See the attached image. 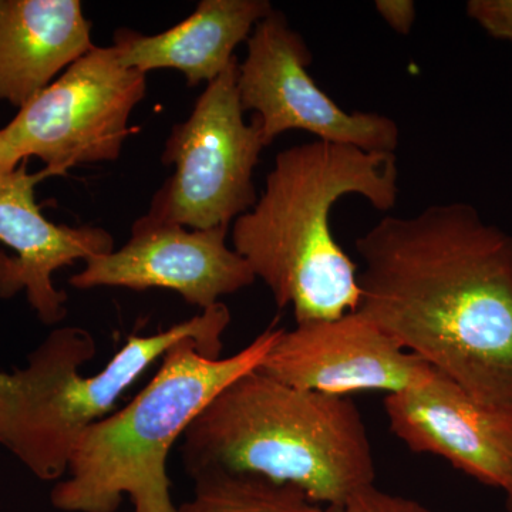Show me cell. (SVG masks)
Segmentation results:
<instances>
[{
  "instance_id": "19",
  "label": "cell",
  "mask_w": 512,
  "mask_h": 512,
  "mask_svg": "<svg viewBox=\"0 0 512 512\" xmlns=\"http://www.w3.org/2000/svg\"><path fill=\"white\" fill-rule=\"evenodd\" d=\"M505 494H507V507L510 512H512V483L510 484V487L505 490Z\"/></svg>"
},
{
  "instance_id": "13",
  "label": "cell",
  "mask_w": 512,
  "mask_h": 512,
  "mask_svg": "<svg viewBox=\"0 0 512 512\" xmlns=\"http://www.w3.org/2000/svg\"><path fill=\"white\" fill-rule=\"evenodd\" d=\"M93 47L77 0H0V100L22 109Z\"/></svg>"
},
{
  "instance_id": "12",
  "label": "cell",
  "mask_w": 512,
  "mask_h": 512,
  "mask_svg": "<svg viewBox=\"0 0 512 512\" xmlns=\"http://www.w3.org/2000/svg\"><path fill=\"white\" fill-rule=\"evenodd\" d=\"M49 170L29 174L26 161L0 177V242L15 256L0 252V298L25 291L37 318L57 325L66 318V293L53 285V274L93 256L114 251V238L101 228L56 225L37 207L35 187Z\"/></svg>"
},
{
  "instance_id": "17",
  "label": "cell",
  "mask_w": 512,
  "mask_h": 512,
  "mask_svg": "<svg viewBox=\"0 0 512 512\" xmlns=\"http://www.w3.org/2000/svg\"><path fill=\"white\" fill-rule=\"evenodd\" d=\"M375 8L394 32L400 35L412 32L416 20V3L413 0H377Z\"/></svg>"
},
{
  "instance_id": "3",
  "label": "cell",
  "mask_w": 512,
  "mask_h": 512,
  "mask_svg": "<svg viewBox=\"0 0 512 512\" xmlns=\"http://www.w3.org/2000/svg\"><path fill=\"white\" fill-rule=\"evenodd\" d=\"M181 451L192 480L261 477L293 485L326 508L376 480L366 426L349 397L296 389L259 367L205 406L185 430Z\"/></svg>"
},
{
  "instance_id": "14",
  "label": "cell",
  "mask_w": 512,
  "mask_h": 512,
  "mask_svg": "<svg viewBox=\"0 0 512 512\" xmlns=\"http://www.w3.org/2000/svg\"><path fill=\"white\" fill-rule=\"evenodd\" d=\"M272 10L268 0H202L184 22L160 35L117 30L114 47L128 69H177L190 87L208 84L231 66L235 47Z\"/></svg>"
},
{
  "instance_id": "11",
  "label": "cell",
  "mask_w": 512,
  "mask_h": 512,
  "mask_svg": "<svg viewBox=\"0 0 512 512\" xmlns=\"http://www.w3.org/2000/svg\"><path fill=\"white\" fill-rule=\"evenodd\" d=\"M390 430L414 453L434 454L505 491L512 483V412L477 402L448 377L387 394Z\"/></svg>"
},
{
  "instance_id": "18",
  "label": "cell",
  "mask_w": 512,
  "mask_h": 512,
  "mask_svg": "<svg viewBox=\"0 0 512 512\" xmlns=\"http://www.w3.org/2000/svg\"><path fill=\"white\" fill-rule=\"evenodd\" d=\"M26 161V160H25ZM22 158L10 144L6 131L0 130V177L15 171L22 164Z\"/></svg>"
},
{
  "instance_id": "10",
  "label": "cell",
  "mask_w": 512,
  "mask_h": 512,
  "mask_svg": "<svg viewBox=\"0 0 512 512\" xmlns=\"http://www.w3.org/2000/svg\"><path fill=\"white\" fill-rule=\"evenodd\" d=\"M259 369L296 389L335 397L403 392L436 373L357 311L284 329Z\"/></svg>"
},
{
  "instance_id": "9",
  "label": "cell",
  "mask_w": 512,
  "mask_h": 512,
  "mask_svg": "<svg viewBox=\"0 0 512 512\" xmlns=\"http://www.w3.org/2000/svg\"><path fill=\"white\" fill-rule=\"evenodd\" d=\"M227 235L228 227L188 231L144 215L134 222L123 248L87 259L70 285L80 291L99 286L170 289L204 311L256 281L248 262L228 247Z\"/></svg>"
},
{
  "instance_id": "2",
  "label": "cell",
  "mask_w": 512,
  "mask_h": 512,
  "mask_svg": "<svg viewBox=\"0 0 512 512\" xmlns=\"http://www.w3.org/2000/svg\"><path fill=\"white\" fill-rule=\"evenodd\" d=\"M392 210L399 195L396 153L316 140L281 151L254 207L237 218L232 245L296 325L338 319L360 301L357 265L330 229L345 195Z\"/></svg>"
},
{
  "instance_id": "1",
  "label": "cell",
  "mask_w": 512,
  "mask_h": 512,
  "mask_svg": "<svg viewBox=\"0 0 512 512\" xmlns=\"http://www.w3.org/2000/svg\"><path fill=\"white\" fill-rule=\"evenodd\" d=\"M356 311L477 402L512 412V237L466 202L357 238Z\"/></svg>"
},
{
  "instance_id": "8",
  "label": "cell",
  "mask_w": 512,
  "mask_h": 512,
  "mask_svg": "<svg viewBox=\"0 0 512 512\" xmlns=\"http://www.w3.org/2000/svg\"><path fill=\"white\" fill-rule=\"evenodd\" d=\"M238 64L237 87L244 111H255L265 146L288 131H305L326 143L377 153H396V121L377 113H349L308 72L312 53L288 19L272 10L248 37Z\"/></svg>"
},
{
  "instance_id": "5",
  "label": "cell",
  "mask_w": 512,
  "mask_h": 512,
  "mask_svg": "<svg viewBox=\"0 0 512 512\" xmlns=\"http://www.w3.org/2000/svg\"><path fill=\"white\" fill-rule=\"evenodd\" d=\"M231 313L218 302L154 335L130 336L99 373L82 367L96 356L92 333L63 326L30 353L28 365L0 370V446L43 481L66 477L74 450L93 424L113 413L120 397L177 343L197 340L218 359Z\"/></svg>"
},
{
  "instance_id": "6",
  "label": "cell",
  "mask_w": 512,
  "mask_h": 512,
  "mask_svg": "<svg viewBox=\"0 0 512 512\" xmlns=\"http://www.w3.org/2000/svg\"><path fill=\"white\" fill-rule=\"evenodd\" d=\"M237 79L235 59L171 130L163 163L175 171L147 217L191 229L229 227L258 201L254 171L266 146L259 121L245 123Z\"/></svg>"
},
{
  "instance_id": "4",
  "label": "cell",
  "mask_w": 512,
  "mask_h": 512,
  "mask_svg": "<svg viewBox=\"0 0 512 512\" xmlns=\"http://www.w3.org/2000/svg\"><path fill=\"white\" fill-rule=\"evenodd\" d=\"M282 332L272 325L225 359L205 356L194 339L173 346L130 403L83 434L50 493L53 507L116 512L127 497L133 512H177L167 471L174 444L221 390L261 366Z\"/></svg>"
},
{
  "instance_id": "16",
  "label": "cell",
  "mask_w": 512,
  "mask_h": 512,
  "mask_svg": "<svg viewBox=\"0 0 512 512\" xmlns=\"http://www.w3.org/2000/svg\"><path fill=\"white\" fill-rule=\"evenodd\" d=\"M328 512H433L412 498L384 493L376 485L356 494L345 504L329 507Z\"/></svg>"
},
{
  "instance_id": "15",
  "label": "cell",
  "mask_w": 512,
  "mask_h": 512,
  "mask_svg": "<svg viewBox=\"0 0 512 512\" xmlns=\"http://www.w3.org/2000/svg\"><path fill=\"white\" fill-rule=\"evenodd\" d=\"M194 483V497L177 512H328L293 485L261 477L208 474Z\"/></svg>"
},
{
  "instance_id": "7",
  "label": "cell",
  "mask_w": 512,
  "mask_h": 512,
  "mask_svg": "<svg viewBox=\"0 0 512 512\" xmlns=\"http://www.w3.org/2000/svg\"><path fill=\"white\" fill-rule=\"evenodd\" d=\"M147 74L121 63L116 47H96L19 110L3 128L25 161L37 157L60 177L77 165L119 158L131 111L144 99Z\"/></svg>"
}]
</instances>
